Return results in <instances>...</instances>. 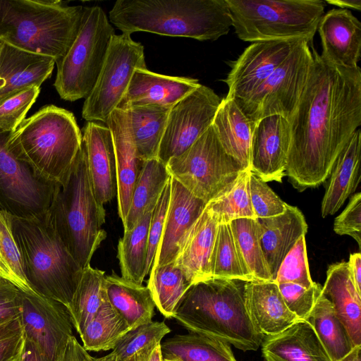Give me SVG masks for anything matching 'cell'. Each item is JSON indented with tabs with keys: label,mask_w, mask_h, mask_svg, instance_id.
<instances>
[{
	"label": "cell",
	"mask_w": 361,
	"mask_h": 361,
	"mask_svg": "<svg viewBox=\"0 0 361 361\" xmlns=\"http://www.w3.org/2000/svg\"><path fill=\"white\" fill-rule=\"evenodd\" d=\"M312 63L289 120L285 176L299 192L330 176L335 161L361 124V70L331 64L311 44Z\"/></svg>",
	"instance_id": "1"
},
{
	"label": "cell",
	"mask_w": 361,
	"mask_h": 361,
	"mask_svg": "<svg viewBox=\"0 0 361 361\" xmlns=\"http://www.w3.org/2000/svg\"><path fill=\"white\" fill-rule=\"evenodd\" d=\"M244 281L209 278L193 284L173 319L190 333L216 339L243 350H257L264 336L254 327L244 300Z\"/></svg>",
	"instance_id": "2"
},
{
	"label": "cell",
	"mask_w": 361,
	"mask_h": 361,
	"mask_svg": "<svg viewBox=\"0 0 361 361\" xmlns=\"http://www.w3.org/2000/svg\"><path fill=\"white\" fill-rule=\"evenodd\" d=\"M109 20L123 33L147 32L200 41L216 40L232 26L226 0H118Z\"/></svg>",
	"instance_id": "3"
},
{
	"label": "cell",
	"mask_w": 361,
	"mask_h": 361,
	"mask_svg": "<svg viewBox=\"0 0 361 361\" xmlns=\"http://www.w3.org/2000/svg\"><path fill=\"white\" fill-rule=\"evenodd\" d=\"M46 219L84 269L106 238L104 205L97 200L89 176L83 142L69 171L59 183Z\"/></svg>",
	"instance_id": "4"
},
{
	"label": "cell",
	"mask_w": 361,
	"mask_h": 361,
	"mask_svg": "<svg viewBox=\"0 0 361 361\" xmlns=\"http://www.w3.org/2000/svg\"><path fill=\"white\" fill-rule=\"evenodd\" d=\"M83 10L61 1L0 0V40L56 62L74 42Z\"/></svg>",
	"instance_id": "5"
},
{
	"label": "cell",
	"mask_w": 361,
	"mask_h": 361,
	"mask_svg": "<svg viewBox=\"0 0 361 361\" xmlns=\"http://www.w3.org/2000/svg\"><path fill=\"white\" fill-rule=\"evenodd\" d=\"M8 216L25 278L33 290L67 307L83 269L46 219Z\"/></svg>",
	"instance_id": "6"
},
{
	"label": "cell",
	"mask_w": 361,
	"mask_h": 361,
	"mask_svg": "<svg viewBox=\"0 0 361 361\" xmlns=\"http://www.w3.org/2000/svg\"><path fill=\"white\" fill-rule=\"evenodd\" d=\"M82 142L73 114L47 105L25 118L7 142L8 149L39 175L61 183L66 178Z\"/></svg>",
	"instance_id": "7"
},
{
	"label": "cell",
	"mask_w": 361,
	"mask_h": 361,
	"mask_svg": "<svg viewBox=\"0 0 361 361\" xmlns=\"http://www.w3.org/2000/svg\"><path fill=\"white\" fill-rule=\"evenodd\" d=\"M226 1L238 37L252 43H312L325 7L321 0Z\"/></svg>",
	"instance_id": "8"
},
{
	"label": "cell",
	"mask_w": 361,
	"mask_h": 361,
	"mask_svg": "<svg viewBox=\"0 0 361 361\" xmlns=\"http://www.w3.org/2000/svg\"><path fill=\"white\" fill-rule=\"evenodd\" d=\"M114 29L98 6H84L78 35L66 53L55 63L54 85L60 97L74 102L87 98L97 80Z\"/></svg>",
	"instance_id": "9"
},
{
	"label": "cell",
	"mask_w": 361,
	"mask_h": 361,
	"mask_svg": "<svg viewBox=\"0 0 361 361\" xmlns=\"http://www.w3.org/2000/svg\"><path fill=\"white\" fill-rule=\"evenodd\" d=\"M171 178L206 204L226 190L245 169L222 147L211 126L166 164Z\"/></svg>",
	"instance_id": "10"
},
{
	"label": "cell",
	"mask_w": 361,
	"mask_h": 361,
	"mask_svg": "<svg viewBox=\"0 0 361 361\" xmlns=\"http://www.w3.org/2000/svg\"><path fill=\"white\" fill-rule=\"evenodd\" d=\"M312 63L310 43L298 42L253 95L235 103L254 123L271 115H281L289 121L307 82Z\"/></svg>",
	"instance_id": "11"
},
{
	"label": "cell",
	"mask_w": 361,
	"mask_h": 361,
	"mask_svg": "<svg viewBox=\"0 0 361 361\" xmlns=\"http://www.w3.org/2000/svg\"><path fill=\"white\" fill-rule=\"evenodd\" d=\"M11 133L0 130V209L19 219H44L59 183L39 175L8 149Z\"/></svg>",
	"instance_id": "12"
},
{
	"label": "cell",
	"mask_w": 361,
	"mask_h": 361,
	"mask_svg": "<svg viewBox=\"0 0 361 361\" xmlns=\"http://www.w3.org/2000/svg\"><path fill=\"white\" fill-rule=\"evenodd\" d=\"M147 68L144 47L130 35H114L97 80L84 102L82 116L106 123L124 97L134 71Z\"/></svg>",
	"instance_id": "13"
},
{
	"label": "cell",
	"mask_w": 361,
	"mask_h": 361,
	"mask_svg": "<svg viewBox=\"0 0 361 361\" xmlns=\"http://www.w3.org/2000/svg\"><path fill=\"white\" fill-rule=\"evenodd\" d=\"M221 99L211 88L200 85L170 110L157 159L168 161L188 149L213 122Z\"/></svg>",
	"instance_id": "14"
},
{
	"label": "cell",
	"mask_w": 361,
	"mask_h": 361,
	"mask_svg": "<svg viewBox=\"0 0 361 361\" xmlns=\"http://www.w3.org/2000/svg\"><path fill=\"white\" fill-rule=\"evenodd\" d=\"M20 300L25 337L37 345L47 361H56L73 336L66 307L37 293L21 290Z\"/></svg>",
	"instance_id": "15"
},
{
	"label": "cell",
	"mask_w": 361,
	"mask_h": 361,
	"mask_svg": "<svg viewBox=\"0 0 361 361\" xmlns=\"http://www.w3.org/2000/svg\"><path fill=\"white\" fill-rule=\"evenodd\" d=\"M300 41L253 42L237 60L224 80L228 85L226 97L235 102L249 99L287 58Z\"/></svg>",
	"instance_id": "16"
},
{
	"label": "cell",
	"mask_w": 361,
	"mask_h": 361,
	"mask_svg": "<svg viewBox=\"0 0 361 361\" xmlns=\"http://www.w3.org/2000/svg\"><path fill=\"white\" fill-rule=\"evenodd\" d=\"M290 145L289 121L281 115L255 123L250 146V171L264 182L281 183Z\"/></svg>",
	"instance_id": "17"
},
{
	"label": "cell",
	"mask_w": 361,
	"mask_h": 361,
	"mask_svg": "<svg viewBox=\"0 0 361 361\" xmlns=\"http://www.w3.org/2000/svg\"><path fill=\"white\" fill-rule=\"evenodd\" d=\"M317 30L322 47L321 55L324 59L337 66H358L361 23L350 10H329L322 17Z\"/></svg>",
	"instance_id": "18"
},
{
	"label": "cell",
	"mask_w": 361,
	"mask_h": 361,
	"mask_svg": "<svg viewBox=\"0 0 361 361\" xmlns=\"http://www.w3.org/2000/svg\"><path fill=\"white\" fill-rule=\"evenodd\" d=\"M89 176L94 196L104 205L117 194L116 164L112 134L105 124L88 121L83 128Z\"/></svg>",
	"instance_id": "19"
},
{
	"label": "cell",
	"mask_w": 361,
	"mask_h": 361,
	"mask_svg": "<svg viewBox=\"0 0 361 361\" xmlns=\"http://www.w3.org/2000/svg\"><path fill=\"white\" fill-rule=\"evenodd\" d=\"M171 183L169 207L152 267L175 260L185 235L206 206L174 178Z\"/></svg>",
	"instance_id": "20"
},
{
	"label": "cell",
	"mask_w": 361,
	"mask_h": 361,
	"mask_svg": "<svg viewBox=\"0 0 361 361\" xmlns=\"http://www.w3.org/2000/svg\"><path fill=\"white\" fill-rule=\"evenodd\" d=\"M201 84L192 78L176 77L136 69L118 108L156 105L171 109Z\"/></svg>",
	"instance_id": "21"
},
{
	"label": "cell",
	"mask_w": 361,
	"mask_h": 361,
	"mask_svg": "<svg viewBox=\"0 0 361 361\" xmlns=\"http://www.w3.org/2000/svg\"><path fill=\"white\" fill-rule=\"evenodd\" d=\"M105 124L111 132L116 164L118 212L123 224L133 187L145 161L138 155L131 134L128 113L116 108Z\"/></svg>",
	"instance_id": "22"
},
{
	"label": "cell",
	"mask_w": 361,
	"mask_h": 361,
	"mask_svg": "<svg viewBox=\"0 0 361 361\" xmlns=\"http://www.w3.org/2000/svg\"><path fill=\"white\" fill-rule=\"evenodd\" d=\"M55 60L27 52L0 40V104L31 86L40 87L51 75Z\"/></svg>",
	"instance_id": "23"
},
{
	"label": "cell",
	"mask_w": 361,
	"mask_h": 361,
	"mask_svg": "<svg viewBox=\"0 0 361 361\" xmlns=\"http://www.w3.org/2000/svg\"><path fill=\"white\" fill-rule=\"evenodd\" d=\"M243 293L248 316L264 337L278 334L299 320L286 306L274 281H246Z\"/></svg>",
	"instance_id": "24"
},
{
	"label": "cell",
	"mask_w": 361,
	"mask_h": 361,
	"mask_svg": "<svg viewBox=\"0 0 361 361\" xmlns=\"http://www.w3.org/2000/svg\"><path fill=\"white\" fill-rule=\"evenodd\" d=\"M261 229V245L273 281L279 266L298 239L305 235L307 224L301 211L286 204L278 216L257 219Z\"/></svg>",
	"instance_id": "25"
},
{
	"label": "cell",
	"mask_w": 361,
	"mask_h": 361,
	"mask_svg": "<svg viewBox=\"0 0 361 361\" xmlns=\"http://www.w3.org/2000/svg\"><path fill=\"white\" fill-rule=\"evenodd\" d=\"M218 225L204 207L185 235L173 261L192 285L212 278L211 256Z\"/></svg>",
	"instance_id": "26"
},
{
	"label": "cell",
	"mask_w": 361,
	"mask_h": 361,
	"mask_svg": "<svg viewBox=\"0 0 361 361\" xmlns=\"http://www.w3.org/2000/svg\"><path fill=\"white\" fill-rule=\"evenodd\" d=\"M261 345L265 361H331L307 320L299 319L282 332L265 336Z\"/></svg>",
	"instance_id": "27"
},
{
	"label": "cell",
	"mask_w": 361,
	"mask_h": 361,
	"mask_svg": "<svg viewBox=\"0 0 361 361\" xmlns=\"http://www.w3.org/2000/svg\"><path fill=\"white\" fill-rule=\"evenodd\" d=\"M361 131L357 129L338 155L322 201V217L336 214L360 183Z\"/></svg>",
	"instance_id": "28"
},
{
	"label": "cell",
	"mask_w": 361,
	"mask_h": 361,
	"mask_svg": "<svg viewBox=\"0 0 361 361\" xmlns=\"http://www.w3.org/2000/svg\"><path fill=\"white\" fill-rule=\"evenodd\" d=\"M322 292L331 302L354 346L361 345V295L352 281L348 262L329 265Z\"/></svg>",
	"instance_id": "29"
},
{
	"label": "cell",
	"mask_w": 361,
	"mask_h": 361,
	"mask_svg": "<svg viewBox=\"0 0 361 361\" xmlns=\"http://www.w3.org/2000/svg\"><path fill=\"white\" fill-rule=\"evenodd\" d=\"M255 125L235 100L227 97L221 99L212 123L225 152L243 169H250V146Z\"/></svg>",
	"instance_id": "30"
},
{
	"label": "cell",
	"mask_w": 361,
	"mask_h": 361,
	"mask_svg": "<svg viewBox=\"0 0 361 361\" xmlns=\"http://www.w3.org/2000/svg\"><path fill=\"white\" fill-rule=\"evenodd\" d=\"M105 292L113 309L130 329L152 321L156 305L147 286L126 280L113 271L105 276Z\"/></svg>",
	"instance_id": "31"
},
{
	"label": "cell",
	"mask_w": 361,
	"mask_h": 361,
	"mask_svg": "<svg viewBox=\"0 0 361 361\" xmlns=\"http://www.w3.org/2000/svg\"><path fill=\"white\" fill-rule=\"evenodd\" d=\"M170 178L166 164L159 159L145 161L133 189L130 207L123 224L124 231L131 229L147 212L154 208Z\"/></svg>",
	"instance_id": "32"
},
{
	"label": "cell",
	"mask_w": 361,
	"mask_h": 361,
	"mask_svg": "<svg viewBox=\"0 0 361 361\" xmlns=\"http://www.w3.org/2000/svg\"><path fill=\"white\" fill-rule=\"evenodd\" d=\"M161 351L176 361H237L228 343L190 332L161 342Z\"/></svg>",
	"instance_id": "33"
},
{
	"label": "cell",
	"mask_w": 361,
	"mask_h": 361,
	"mask_svg": "<svg viewBox=\"0 0 361 361\" xmlns=\"http://www.w3.org/2000/svg\"><path fill=\"white\" fill-rule=\"evenodd\" d=\"M170 110L156 105L133 106L126 110L137 152L142 160L157 158Z\"/></svg>",
	"instance_id": "34"
},
{
	"label": "cell",
	"mask_w": 361,
	"mask_h": 361,
	"mask_svg": "<svg viewBox=\"0 0 361 361\" xmlns=\"http://www.w3.org/2000/svg\"><path fill=\"white\" fill-rule=\"evenodd\" d=\"M306 320L312 326L331 361H338L355 347L322 292Z\"/></svg>",
	"instance_id": "35"
},
{
	"label": "cell",
	"mask_w": 361,
	"mask_h": 361,
	"mask_svg": "<svg viewBox=\"0 0 361 361\" xmlns=\"http://www.w3.org/2000/svg\"><path fill=\"white\" fill-rule=\"evenodd\" d=\"M105 276L104 271L90 265L85 267L66 307L72 324L79 335L96 315L106 298Z\"/></svg>",
	"instance_id": "36"
},
{
	"label": "cell",
	"mask_w": 361,
	"mask_h": 361,
	"mask_svg": "<svg viewBox=\"0 0 361 361\" xmlns=\"http://www.w3.org/2000/svg\"><path fill=\"white\" fill-rule=\"evenodd\" d=\"M192 284L174 262L152 267L147 281L156 307L166 319H171Z\"/></svg>",
	"instance_id": "37"
},
{
	"label": "cell",
	"mask_w": 361,
	"mask_h": 361,
	"mask_svg": "<svg viewBox=\"0 0 361 361\" xmlns=\"http://www.w3.org/2000/svg\"><path fill=\"white\" fill-rule=\"evenodd\" d=\"M229 224L242 264L252 281H274L262 251L257 219H238Z\"/></svg>",
	"instance_id": "38"
},
{
	"label": "cell",
	"mask_w": 361,
	"mask_h": 361,
	"mask_svg": "<svg viewBox=\"0 0 361 361\" xmlns=\"http://www.w3.org/2000/svg\"><path fill=\"white\" fill-rule=\"evenodd\" d=\"M153 209L147 212L131 229L125 231L118 243L121 276L137 284H142L145 277L148 231Z\"/></svg>",
	"instance_id": "39"
},
{
	"label": "cell",
	"mask_w": 361,
	"mask_h": 361,
	"mask_svg": "<svg viewBox=\"0 0 361 361\" xmlns=\"http://www.w3.org/2000/svg\"><path fill=\"white\" fill-rule=\"evenodd\" d=\"M130 327L113 309L106 298L96 315L84 328L80 336L82 347L88 351L113 350Z\"/></svg>",
	"instance_id": "40"
},
{
	"label": "cell",
	"mask_w": 361,
	"mask_h": 361,
	"mask_svg": "<svg viewBox=\"0 0 361 361\" xmlns=\"http://www.w3.org/2000/svg\"><path fill=\"white\" fill-rule=\"evenodd\" d=\"M250 169L243 170L221 193L206 204V209L219 224L243 218L255 219L250 195Z\"/></svg>",
	"instance_id": "41"
},
{
	"label": "cell",
	"mask_w": 361,
	"mask_h": 361,
	"mask_svg": "<svg viewBox=\"0 0 361 361\" xmlns=\"http://www.w3.org/2000/svg\"><path fill=\"white\" fill-rule=\"evenodd\" d=\"M212 277L251 281L242 264L229 224H219L211 256Z\"/></svg>",
	"instance_id": "42"
},
{
	"label": "cell",
	"mask_w": 361,
	"mask_h": 361,
	"mask_svg": "<svg viewBox=\"0 0 361 361\" xmlns=\"http://www.w3.org/2000/svg\"><path fill=\"white\" fill-rule=\"evenodd\" d=\"M0 276L24 293H37L25 278L20 253L11 228L8 216L1 209Z\"/></svg>",
	"instance_id": "43"
},
{
	"label": "cell",
	"mask_w": 361,
	"mask_h": 361,
	"mask_svg": "<svg viewBox=\"0 0 361 361\" xmlns=\"http://www.w3.org/2000/svg\"><path fill=\"white\" fill-rule=\"evenodd\" d=\"M171 331L163 322H151L129 330L118 341L113 352L121 361H126L154 343H161Z\"/></svg>",
	"instance_id": "44"
},
{
	"label": "cell",
	"mask_w": 361,
	"mask_h": 361,
	"mask_svg": "<svg viewBox=\"0 0 361 361\" xmlns=\"http://www.w3.org/2000/svg\"><path fill=\"white\" fill-rule=\"evenodd\" d=\"M294 283L306 288L314 284L307 261L305 235L301 236L281 262L274 281Z\"/></svg>",
	"instance_id": "45"
},
{
	"label": "cell",
	"mask_w": 361,
	"mask_h": 361,
	"mask_svg": "<svg viewBox=\"0 0 361 361\" xmlns=\"http://www.w3.org/2000/svg\"><path fill=\"white\" fill-rule=\"evenodd\" d=\"M40 87L31 86L8 97L0 104V130L13 133L35 103Z\"/></svg>",
	"instance_id": "46"
},
{
	"label": "cell",
	"mask_w": 361,
	"mask_h": 361,
	"mask_svg": "<svg viewBox=\"0 0 361 361\" xmlns=\"http://www.w3.org/2000/svg\"><path fill=\"white\" fill-rule=\"evenodd\" d=\"M277 285L289 310L298 319L306 320L322 294V286L316 282L310 288L290 282Z\"/></svg>",
	"instance_id": "47"
},
{
	"label": "cell",
	"mask_w": 361,
	"mask_h": 361,
	"mask_svg": "<svg viewBox=\"0 0 361 361\" xmlns=\"http://www.w3.org/2000/svg\"><path fill=\"white\" fill-rule=\"evenodd\" d=\"M250 195L255 218H268L283 214L287 203L283 202L266 182L253 173L250 176Z\"/></svg>",
	"instance_id": "48"
},
{
	"label": "cell",
	"mask_w": 361,
	"mask_h": 361,
	"mask_svg": "<svg viewBox=\"0 0 361 361\" xmlns=\"http://www.w3.org/2000/svg\"><path fill=\"white\" fill-rule=\"evenodd\" d=\"M171 179V177L165 186L152 212L148 231L147 252L145 268V276L151 271L161 238L164 221L170 200Z\"/></svg>",
	"instance_id": "49"
},
{
	"label": "cell",
	"mask_w": 361,
	"mask_h": 361,
	"mask_svg": "<svg viewBox=\"0 0 361 361\" xmlns=\"http://www.w3.org/2000/svg\"><path fill=\"white\" fill-rule=\"evenodd\" d=\"M24 340V331L20 316L1 322L0 361H18Z\"/></svg>",
	"instance_id": "50"
},
{
	"label": "cell",
	"mask_w": 361,
	"mask_h": 361,
	"mask_svg": "<svg viewBox=\"0 0 361 361\" xmlns=\"http://www.w3.org/2000/svg\"><path fill=\"white\" fill-rule=\"evenodd\" d=\"M333 229L340 235H349L361 245V193L353 195L345 208L334 220Z\"/></svg>",
	"instance_id": "51"
},
{
	"label": "cell",
	"mask_w": 361,
	"mask_h": 361,
	"mask_svg": "<svg viewBox=\"0 0 361 361\" xmlns=\"http://www.w3.org/2000/svg\"><path fill=\"white\" fill-rule=\"evenodd\" d=\"M20 290L0 276V324L20 314Z\"/></svg>",
	"instance_id": "52"
},
{
	"label": "cell",
	"mask_w": 361,
	"mask_h": 361,
	"mask_svg": "<svg viewBox=\"0 0 361 361\" xmlns=\"http://www.w3.org/2000/svg\"><path fill=\"white\" fill-rule=\"evenodd\" d=\"M90 357L88 352L72 336L56 361H87Z\"/></svg>",
	"instance_id": "53"
},
{
	"label": "cell",
	"mask_w": 361,
	"mask_h": 361,
	"mask_svg": "<svg viewBox=\"0 0 361 361\" xmlns=\"http://www.w3.org/2000/svg\"><path fill=\"white\" fill-rule=\"evenodd\" d=\"M350 275L357 293L361 295V255L352 253L348 262Z\"/></svg>",
	"instance_id": "54"
},
{
	"label": "cell",
	"mask_w": 361,
	"mask_h": 361,
	"mask_svg": "<svg viewBox=\"0 0 361 361\" xmlns=\"http://www.w3.org/2000/svg\"><path fill=\"white\" fill-rule=\"evenodd\" d=\"M18 361H47V360L37 345L25 337L23 350Z\"/></svg>",
	"instance_id": "55"
},
{
	"label": "cell",
	"mask_w": 361,
	"mask_h": 361,
	"mask_svg": "<svg viewBox=\"0 0 361 361\" xmlns=\"http://www.w3.org/2000/svg\"><path fill=\"white\" fill-rule=\"evenodd\" d=\"M140 361H162L161 343H154L138 352Z\"/></svg>",
	"instance_id": "56"
},
{
	"label": "cell",
	"mask_w": 361,
	"mask_h": 361,
	"mask_svg": "<svg viewBox=\"0 0 361 361\" xmlns=\"http://www.w3.org/2000/svg\"><path fill=\"white\" fill-rule=\"evenodd\" d=\"M326 2L343 9L353 8L357 11L361 10L360 0H326Z\"/></svg>",
	"instance_id": "57"
},
{
	"label": "cell",
	"mask_w": 361,
	"mask_h": 361,
	"mask_svg": "<svg viewBox=\"0 0 361 361\" xmlns=\"http://www.w3.org/2000/svg\"><path fill=\"white\" fill-rule=\"evenodd\" d=\"M338 361H361V345L354 347L348 355Z\"/></svg>",
	"instance_id": "58"
},
{
	"label": "cell",
	"mask_w": 361,
	"mask_h": 361,
	"mask_svg": "<svg viewBox=\"0 0 361 361\" xmlns=\"http://www.w3.org/2000/svg\"><path fill=\"white\" fill-rule=\"evenodd\" d=\"M87 361H121L118 356L112 351L109 354L101 357H91Z\"/></svg>",
	"instance_id": "59"
},
{
	"label": "cell",
	"mask_w": 361,
	"mask_h": 361,
	"mask_svg": "<svg viewBox=\"0 0 361 361\" xmlns=\"http://www.w3.org/2000/svg\"><path fill=\"white\" fill-rule=\"evenodd\" d=\"M126 361H140V360L139 353H137V354L134 355L133 357H131L130 358H129Z\"/></svg>",
	"instance_id": "60"
},
{
	"label": "cell",
	"mask_w": 361,
	"mask_h": 361,
	"mask_svg": "<svg viewBox=\"0 0 361 361\" xmlns=\"http://www.w3.org/2000/svg\"><path fill=\"white\" fill-rule=\"evenodd\" d=\"M162 361H176V360H169V359L163 358Z\"/></svg>",
	"instance_id": "61"
}]
</instances>
